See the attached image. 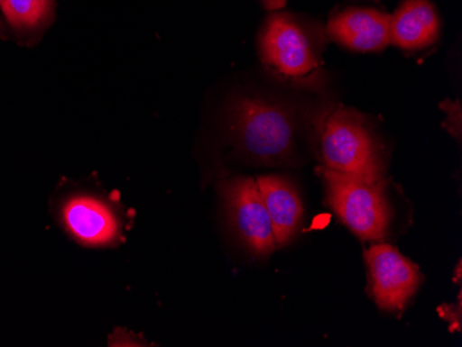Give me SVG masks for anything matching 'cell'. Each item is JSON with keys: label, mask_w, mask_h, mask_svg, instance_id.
<instances>
[{"label": "cell", "mask_w": 462, "mask_h": 347, "mask_svg": "<svg viewBox=\"0 0 462 347\" xmlns=\"http://www.w3.org/2000/svg\"><path fill=\"white\" fill-rule=\"evenodd\" d=\"M440 17L430 0H404L391 15V43L404 50L432 46L440 35Z\"/></svg>", "instance_id": "9c48e42d"}, {"label": "cell", "mask_w": 462, "mask_h": 347, "mask_svg": "<svg viewBox=\"0 0 462 347\" xmlns=\"http://www.w3.org/2000/svg\"><path fill=\"white\" fill-rule=\"evenodd\" d=\"M321 38L320 28L300 15L270 13L259 32V56L263 66L280 80L320 89L324 85Z\"/></svg>", "instance_id": "3957f363"}, {"label": "cell", "mask_w": 462, "mask_h": 347, "mask_svg": "<svg viewBox=\"0 0 462 347\" xmlns=\"http://www.w3.org/2000/svg\"><path fill=\"white\" fill-rule=\"evenodd\" d=\"M56 0H2L7 35L18 45H38L56 20Z\"/></svg>", "instance_id": "8fae6325"}, {"label": "cell", "mask_w": 462, "mask_h": 347, "mask_svg": "<svg viewBox=\"0 0 462 347\" xmlns=\"http://www.w3.org/2000/svg\"><path fill=\"white\" fill-rule=\"evenodd\" d=\"M0 6H2V0H0ZM0 38H7L6 28H5V24L4 22H2V20H0Z\"/></svg>", "instance_id": "5bb4252c"}, {"label": "cell", "mask_w": 462, "mask_h": 347, "mask_svg": "<svg viewBox=\"0 0 462 347\" xmlns=\"http://www.w3.org/2000/svg\"><path fill=\"white\" fill-rule=\"evenodd\" d=\"M255 180L272 222L277 247H282L292 240L302 224V201L297 188L282 176H261Z\"/></svg>", "instance_id": "30bf717a"}, {"label": "cell", "mask_w": 462, "mask_h": 347, "mask_svg": "<svg viewBox=\"0 0 462 347\" xmlns=\"http://www.w3.org/2000/svg\"><path fill=\"white\" fill-rule=\"evenodd\" d=\"M326 183L329 206L339 219L363 241L385 237L391 224V208L383 180L344 175L319 168Z\"/></svg>", "instance_id": "277c9868"}, {"label": "cell", "mask_w": 462, "mask_h": 347, "mask_svg": "<svg viewBox=\"0 0 462 347\" xmlns=\"http://www.w3.org/2000/svg\"><path fill=\"white\" fill-rule=\"evenodd\" d=\"M228 142L255 162H290L297 151L300 119L297 110L282 101L237 93L225 108Z\"/></svg>", "instance_id": "6da1fadb"}, {"label": "cell", "mask_w": 462, "mask_h": 347, "mask_svg": "<svg viewBox=\"0 0 462 347\" xmlns=\"http://www.w3.org/2000/svg\"><path fill=\"white\" fill-rule=\"evenodd\" d=\"M442 108L445 111H448V122L450 123L451 128H448L450 133L454 136V125H456L457 132L461 134V105H459V101H450L446 100L445 103H442Z\"/></svg>", "instance_id": "7c38bea8"}, {"label": "cell", "mask_w": 462, "mask_h": 347, "mask_svg": "<svg viewBox=\"0 0 462 347\" xmlns=\"http://www.w3.org/2000/svg\"><path fill=\"white\" fill-rule=\"evenodd\" d=\"M311 123L321 168L383 180V147L365 116L341 105H327L313 114Z\"/></svg>", "instance_id": "7a4b0ae2"}, {"label": "cell", "mask_w": 462, "mask_h": 347, "mask_svg": "<svg viewBox=\"0 0 462 347\" xmlns=\"http://www.w3.org/2000/svg\"><path fill=\"white\" fill-rule=\"evenodd\" d=\"M262 6L267 13L282 12L287 0H261Z\"/></svg>", "instance_id": "4fadbf2b"}, {"label": "cell", "mask_w": 462, "mask_h": 347, "mask_svg": "<svg viewBox=\"0 0 462 347\" xmlns=\"http://www.w3.org/2000/svg\"><path fill=\"white\" fill-rule=\"evenodd\" d=\"M327 32L352 50H383L391 45V15L375 7H346L331 15Z\"/></svg>", "instance_id": "ba28073f"}, {"label": "cell", "mask_w": 462, "mask_h": 347, "mask_svg": "<svg viewBox=\"0 0 462 347\" xmlns=\"http://www.w3.org/2000/svg\"><path fill=\"white\" fill-rule=\"evenodd\" d=\"M220 193L231 227L254 255L267 256L279 248L255 178H228L220 185Z\"/></svg>", "instance_id": "5b68a950"}, {"label": "cell", "mask_w": 462, "mask_h": 347, "mask_svg": "<svg viewBox=\"0 0 462 347\" xmlns=\"http://www.w3.org/2000/svg\"><path fill=\"white\" fill-rule=\"evenodd\" d=\"M365 258L376 305L386 312H402L421 284L417 266L388 243L368 248Z\"/></svg>", "instance_id": "52a82bcc"}, {"label": "cell", "mask_w": 462, "mask_h": 347, "mask_svg": "<svg viewBox=\"0 0 462 347\" xmlns=\"http://www.w3.org/2000/svg\"><path fill=\"white\" fill-rule=\"evenodd\" d=\"M57 215L66 232L85 247H113L122 241L124 219L100 196L71 194L60 202Z\"/></svg>", "instance_id": "8992f818"}]
</instances>
